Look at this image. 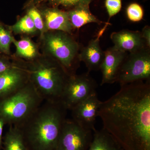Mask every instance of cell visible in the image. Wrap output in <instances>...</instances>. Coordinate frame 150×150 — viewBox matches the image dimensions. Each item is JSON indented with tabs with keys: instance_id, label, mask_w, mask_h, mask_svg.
<instances>
[{
	"instance_id": "27",
	"label": "cell",
	"mask_w": 150,
	"mask_h": 150,
	"mask_svg": "<svg viewBox=\"0 0 150 150\" xmlns=\"http://www.w3.org/2000/svg\"><path fill=\"white\" fill-rule=\"evenodd\" d=\"M5 124L4 121L0 117V150L3 149V131Z\"/></svg>"
},
{
	"instance_id": "5",
	"label": "cell",
	"mask_w": 150,
	"mask_h": 150,
	"mask_svg": "<svg viewBox=\"0 0 150 150\" xmlns=\"http://www.w3.org/2000/svg\"><path fill=\"white\" fill-rule=\"evenodd\" d=\"M42 54L60 63L70 75L76 74L80 62V46L72 34L62 31H47L40 36Z\"/></svg>"
},
{
	"instance_id": "6",
	"label": "cell",
	"mask_w": 150,
	"mask_h": 150,
	"mask_svg": "<svg viewBox=\"0 0 150 150\" xmlns=\"http://www.w3.org/2000/svg\"><path fill=\"white\" fill-rule=\"evenodd\" d=\"M150 81V48L127 54L118 71L116 82L121 86L139 81Z\"/></svg>"
},
{
	"instance_id": "19",
	"label": "cell",
	"mask_w": 150,
	"mask_h": 150,
	"mask_svg": "<svg viewBox=\"0 0 150 150\" xmlns=\"http://www.w3.org/2000/svg\"><path fill=\"white\" fill-rule=\"evenodd\" d=\"M6 26L11 32L15 34L26 35L39 34L32 19L27 14L18 20L15 24Z\"/></svg>"
},
{
	"instance_id": "4",
	"label": "cell",
	"mask_w": 150,
	"mask_h": 150,
	"mask_svg": "<svg viewBox=\"0 0 150 150\" xmlns=\"http://www.w3.org/2000/svg\"><path fill=\"white\" fill-rule=\"evenodd\" d=\"M43 100L29 81L18 90L0 100V117L5 124L18 126L37 110Z\"/></svg>"
},
{
	"instance_id": "15",
	"label": "cell",
	"mask_w": 150,
	"mask_h": 150,
	"mask_svg": "<svg viewBox=\"0 0 150 150\" xmlns=\"http://www.w3.org/2000/svg\"><path fill=\"white\" fill-rule=\"evenodd\" d=\"M67 12L74 29L80 28L88 23H95L98 25L106 23L100 20L92 13L89 5L77 6Z\"/></svg>"
},
{
	"instance_id": "2",
	"label": "cell",
	"mask_w": 150,
	"mask_h": 150,
	"mask_svg": "<svg viewBox=\"0 0 150 150\" xmlns=\"http://www.w3.org/2000/svg\"><path fill=\"white\" fill-rule=\"evenodd\" d=\"M67 109L61 102L46 101L18 126L28 150H56Z\"/></svg>"
},
{
	"instance_id": "8",
	"label": "cell",
	"mask_w": 150,
	"mask_h": 150,
	"mask_svg": "<svg viewBox=\"0 0 150 150\" xmlns=\"http://www.w3.org/2000/svg\"><path fill=\"white\" fill-rule=\"evenodd\" d=\"M92 132L73 119H66L62 126L56 150H88L93 137Z\"/></svg>"
},
{
	"instance_id": "9",
	"label": "cell",
	"mask_w": 150,
	"mask_h": 150,
	"mask_svg": "<svg viewBox=\"0 0 150 150\" xmlns=\"http://www.w3.org/2000/svg\"><path fill=\"white\" fill-rule=\"evenodd\" d=\"M102 102L97 93L89 97L71 110L73 120L83 128L93 131Z\"/></svg>"
},
{
	"instance_id": "1",
	"label": "cell",
	"mask_w": 150,
	"mask_h": 150,
	"mask_svg": "<svg viewBox=\"0 0 150 150\" xmlns=\"http://www.w3.org/2000/svg\"><path fill=\"white\" fill-rule=\"evenodd\" d=\"M98 116L123 150H150V81L121 86L102 102Z\"/></svg>"
},
{
	"instance_id": "23",
	"label": "cell",
	"mask_w": 150,
	"mask_h": 150,
	"mask_svg": "<svg viewBox=\"0 0 150 150\" xmlns=\"http://www.w3.org/2000/svg\"><path fill=\"white\" fill-rule=\"evenodd\" d=\"M126 14L129 21L133 22H137L143 19L144 11L139 4L136 2L132 3L127 6Z\"/></svg>"
},
{
	"instance_id": "3",
	"label": "cell",
	"mask_w": 150,
	"mask_h": 150,
	"mask_svg": "<svg viewBox=\"0 0 150 150\" xmlns=\"http://www.w3.org/2000/svg\"><path fill=\"white\" fill-rule=\"evenodd\" d=\"M16 60L27 73L29 81L43 100L61 102L70 75L60 63L42 53L30 62L16 58Z\"/></svg>"
},
{
	"instance_id": "26",
	"label": "cell",
	"mask_w": 150,
	"mask_h": 150,
	"mask_svg": "<svg viewBox=\"0 0 150 150\" xmlns=\"http://www.w3.org/2000/svg\"><path fill=\"white\" fill-rule=\"evenodd\" d=\"M141 34L142 38L144 40L146 45L150 48V27L149 25H146L142 29Z\"/></svg>"
},
{
	"instance_id": "11",
	"label": "cell",
	"mask_w": 150,
	"mask_h": 150,
	"mask_svg": "<svg viewBox=\"0 0 150 150\" xmlns=\"http://www.w3.org/2000/svg\"><path fill=\"white\" fill-rule=\"evenodd\" d=\"M13 59V67L0 75V100L18 90L29 81L27 73Z\"/></svg>"
},
{
	"instance_id": "18",
	"label": "cell",
	"mask_w": 150,
	"mask_h": 150,
	"mask_svg": "<svg viewBox=\"0 0 150 150\" xmlns=\"http://www.w3.org/2000/svg\"><path fill=\"white\" fill-rule=\"evenodd\" d=\"M4 150H28L23 136L18 126H10L3 139Z\"/></svg>"
},
{
	"instance_id": "16",
	"label": "cell",
	"mask_w": 150,
	"mask_h": 150,
	"mask_svg": "<svg viewBox=\"0 0 150 150\" xmlns=\"http://www.w3.org/2000/svg\"><path fill=\"white\" fill-rule=\"evenodd\" d=\"M13 43L16 48L15 58L16 59L30 62L41 55L38 45L28 36L23 37L19 40H17L14 38Z\"/></svg>"
},
{
	"instance_id": "22",
	"label": "cell",
	"mask_w": 150,
	"mask_h": 150,
	"mask_svg": "<svg viewBox=\"0 0 150 150\" xmlns=\"http://www.w3.org/2000/svg\"><path fill=\"white\" fill-rule=\"evenodd\" d=\"M27 14L32 19L35 27L39 32L40 36L46 32L43 17L37 7L31 6L27 8Z\"/></svg>"
},
{
	"instance_id": "20",
	"label": "cell",
	"mask_w": 150,
	"mask_h": 150,
	"mask_svg": "<svg viewBox=\"0 0 150 150\" xmlns=\"http://www.w3.org/2000/svg\"><path fill=\"white\" fill-rule=\"evenodd\" d=\"M95 0H27L25 7L36 6L42 3H47L52 7H59L62 6L65 8H74L80 5H90V4Z\"/></svg>"
},
{
	"instance_id": "10",
	"label": "cell",
	"mask_w": 150,
	"mask_h": 150,
	"mask_svg": "<svg viewBox=\"0 0 150 150\" xmlns=\"http://www.w3.org/2000/svg\"><path fill=\"white\" fill-rule=\"evenodd\" d=\"M110 23L105 24L104 27L100 30L96 37L89 41L85 47L80 50L79 59L80 62L85 64L88 72L99 70L104 57V51L100 46V38L102 37Z\"/></svg>"
},
{
	"instance_id": "13",
	"label": "cell",
	"mask_w": 150,
	"mask_h": 150,
	"mask_svg": "<svg viewBox=\"0 0 150 150\" xmlns=\"http://www.w3.org/2000/svg\"><path fill=\"white\" fill-rule=\"evenodd\" d=\"M43 17L45 29L47 31H62L72 34L74 28L67 11L51 7L38 8Z\"/></svg>"
},
{
	"instance_id": "14",
	"label": "cell",
	"mask_w": 150,
	"mask_h": 150,
	"mask_svg": "<svg viewBox=\"0 0 150 150\" xmlns=\"http://www.w3.org/2000/svg\"><path fill=\"white\" fill-rule=\"evenodd\" d=\"M110 38L114 48L127 53H132L147 47L140 31L122 30L112 33Z\"/></svg>"
},
{
	"instance_id": "7",
	"label": "cell",
	"mask_w": 150,
	"mask_h": 150,
	"mask_svg": "<svg viewBox=\"0 0 150 150\" xmlns=\"http://www.w3.org/2000/svg\"><path fill=\"white\" fill-rule=\"evenodd\" d=\"M97 85L88 72L70 75L61 98L67 110H71L77 105L96 93Z\"/></svg>"
},
{
	"instance_id": "24",
	"label": "cell",
	"mask_w": 150,
	"mask_h": 150,
	"mask_svg": "<svg viewBox=\"0 0 150 150\" xmlns=\"http://www.w3.org/2000/svg\"><path fill=\"white\" fill-rule=\"evenodd\" d=\"M105 6L108 14L109 18L107 23H109V21L112 17L116 15L122 8L121 0H105Z\"/></svg>"
},
{
	"instance_id": "21",
	"label": "cell",
	"mask_w": 150,
	"mask_h": 150,
	"mask_svg": "<svg viewBox=\"0 0 150 150\" xmlns=\"http://www.w3.org/2000/svg\"><path fill=\"white\" fill-rule=\"evenodd\" d=\"M12 33L0 20V55L10 56L11 44L14 38Z\"/></svg>"
},
{
	"instance_id": "12",
	"label": "cell",
	"mask_w": 150,
	"mask_h": 150,
	"mask_svg": "<svg viewBox=\"0 0 150 150\" xmlns=\"http://www.w3.org/2000/svg\"><path fill=\"white\" fill-rule=\"evenodd\" d=\"M104 57L100 70L102 73L100 86L116 82V78L122 62L128 54L113 46L104 51Z\"/></svg>"
},
{
	"instance_id": "17",
	"label": "cell",
	"mask_w": 150,
	"mask_h": 150,
	"mask_svg": "<svg viewBox=\"0 0 150 150\" xmlns=\"http://www.w3.org/2000/svg\"><path fill=\"white\" fill-rule=\"evenodd\" d=\"M88 150H123L114 138L103 128L95 129Z\"/></svg>"
},
{
	"instance_id": "25",
	"label": "cell",
	"mask_w": 150,
	"mask_h": 150,
	"mask_svg": "<svg viewBox=\"0 0 150 150\" xmlns=\"http://www.w3.org/2000/svg\"><path fill=\"white\" fill-rule=\"evenodd\" d=\"M14 64L13 58L6 55H0V75L13 67Z\"/></svg>"
}]
</instances>
